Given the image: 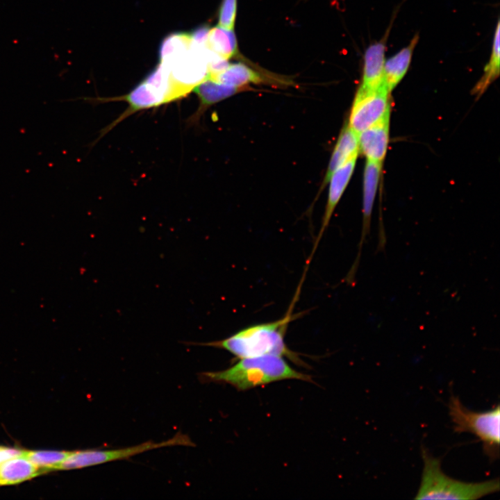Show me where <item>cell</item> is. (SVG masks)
<instances>
[{"mask_svg": "<svg viewBox=\"0 0 500 500\" xmlns=\"http://www.w3.org/2000/svg\"><path fill=\"white\" fill-rule=\"evenodd\" d=\"M297 299V295H295L289 310L279 319L251 325L223 340L199 344L226 350L238 359L276 355L301 365L303 361L285 342L288 325L295 319L292 311Z\"/></svg>", "mask_w": 500, "mask_h": 500, "instance_id": "obj_1", "label": "cell"}, {"mask_svg": "<svg viewBox=\"0 0 500 500\" xmlns=\"http://www.w3.org/2000/svg\"><path fill=\"white\" fill-rule=\"evenodd\" d=\"M202 376L208 381L228 383L240 391L282 380L311 381L309 375L293 369L283 357L276 355L241 358L224 370L204 372Z\"/></svg>", "mask_w": 500, "mask_h": 500, "instance_id": "obj_2", "label": "cell"}, {"mask_svg": "<svg viewBox=\"0 0 500 500\" xmlns=\"http://www.w3.org/2000/svg\"><path fill=\"white\" fill-rule=\"evenodd\" d=\"M423 469L415 499L474 500L499 491V479L471 483L447 476L440 458L422 449Z\"/></svg>", "mask_w": 500, "mask_h": 500, "instance_id": "obj_3", "label": "cell"}, {"mask_svg": "<svg viewBox=\"0 0 500 500\" xmlns=\"http://www.w3.org/2000/svg\"><path fill=\"white\" fill-rule=\"evenodd\" d=\"M449 413L456 433H469L482 442L484 453L491 459L499 456V405L485 411L476 412L466 408L453 394L449 402Z\"/></svg>", "mask_w": 500, "mask_h": 500, "instance_id": "obj_4", "label": "cell"}, {"mask_svg": "<svg viewBox=\"0 0 500 500\" xmlns=\"http://www.w3.org/2000/svg\"><path fill=\"white\" fill-rule=\"evenodd\" d=\"M174 446L194 447V444L187 435L178 433L172 438L160 442L147 441L133 447L110 450L89 449L70 451L68 456L57 467L56 470L81 469L128 459L150 450Z\"/></svg>", "mask_w": 500, "mask_h": 500, "instance_id": "obj_5", "label": "cell"}, {"mask_svg": "<svg viewBox=\"0 0 500 500\" xmlns=\"http://www.w3.org/2000/svg\"><path fill=\"white\" fill-rule=\"evenodd\" d=\"M390 94L385 85L375 89L360 86L352 105L348 126L358 135L390 115Z\"/></svg>", "mask_w": 500, "mask_h": 500, "instance_id": "obj_6", "label": "cell"}, {"mask_svg": "<svg viewBox=\"0 0 500 500\" xmlns=\"http://www.w3.org/2000/svg\"><path fill=\"white\" fill-rule=\"evenodd\" d=\"M207 48L196 44L165 64L176 86L184 95L188 94L208 74L206 59Z\"/></svg>", "mask_w": 500, "mask_h": 500, "instance_id": "obj_7", "label": "cell"}, {"mask_svg": "<svg viewBox=\"0 0 500 500\" xmlns=\"http://www.w3.org/2000/svg\"><path fill=\"white\" fill-rule=\"evenodd\" d=\"M358 156H354L339 167L331 176L328 182L329 190L328 195V201L324 214L322 226L319 233L315 239L311 253L307 260V265L310 263L317 247L321 240L323 234L328 226L332 215L335 207L339 202L344 191L345 190L351 177L353 174L356 159Z\"/></svg>", "mask_w": 500, "mask_h": 500, "instance_id": "obj_8", "label": "cell"}, {"mask_svg": "<svg viewBox=\"0 0 500 500\" xmlns=\"http://www.w3.org/2000/svg\"><path fill=\"white\" fill-rule=\"evenodd\" d=\"M389 127L390 115L358 135L359 151L367 160L383 163L388 147Z\"/></svg>", "mask_w": 500, "mask_h": 500, "instance_id": "obj_9", "label": "cell"}, {"mask_svg": "<svg viewBox=\"0 0 500 500\" xmlns=\"http://www.w3.org/2000/svg\"><path fill=\"white\" fill-rule=\"evenodd\" d=\"M390 31V27L379 41L370 44L365 51L362 79L360 85L364 88L375 89L384 85L383 68Z\"/></svg>", "mask_w": 500, "mask_h": 500, "instance_id": "obj_10", "label": "cell"}, {"mask_svg": "<svg viewBox=\"0 0 500 500\" xmlns=\"http://www.w3.org/2000/svg\"><path fill=\"white\" fill-rule=\"evenodd\" d=\"M419 38V34H415L406 47L385 60L383 68V84L390 92L396 88L407 73Z\"/></svg>", "mask_w": 500, "mask_h": 500, "instance_id": "obj_11", "label": "cell"}, {"mask_svg": "<svg viewBox=\"0 0 500 500\" xmlns=\"http://www.w3.org/2000/svg\"><path fill=\"white\" fill-rule=\"evenodd\" d=\"M246 88L228 85L207 76L192 90L197 95L200 104L192 118H199L208 107Z\"/></svg>", "mask_w": 500, "mask_h": 500, "instance_id": "obj_12", "label": "cell"}, {"mask_svg": "<svg viewBox=\"0 0 500 500\" xmlns=\"http://www.w3.org/2000/svg\"><path fill=\"white\" fill-rule=\"evenodd\" d=\"M358 135L346 124L342 128L334 148L322 183V188L328 182L332 174L350 158L359 153Z\"/></svg>", "mask_w": 500, "mask_h": 500, "instance_id": "obj_13", "label": "cell"}, {"mask_svg": "<svg viewBox=\"0 0 500 500\" xmlns=\"http://www.w3.org/2000/svg\"><path fill=\"white\" fill-rule=\"evenodd\" d=\"M41 473L24 454L7 460L0 465V485L18 484L31 479Z\"/></svg>", "mask_w": 500, "mask_h": 500, "instance_id": "obj_14", "label": "cell"}, {"mask_svg": "<svg viewBox=\"0 0 500 500\" xmlns=\"http://www.w3.org/2000/svg\"><path fill=\"white\" fill-rule=\"evenodd\" d=\"M205 47L217 56L228 60L238 53V45L233 29L219 25L210 28Z\"/></svg>", "mask_w": 500, "mask_h": 500, "instance_id": "obj_15", "label": "cell"}, {"mask_svg": "<svg viewBox=\"0 0 500 500\" xmlns=\"http://www.w3.org/2000/svg\"><path fill=\"white\" fill-rule=\"evenodd\" d=\"M207 76L222 83L242 88H246L251 83L264 82L260 74L242 62L229 63L221 72Z\"/></svg>", "mask_w": 500, "mask_h": 500, "instance_id": "obj_16", "label": "cell"}, {"mask_svg": "<svg viewBox=\"0 0 500 500\" xmlns=\"http://www.w3.org/2000/svg\"><path fill=\"white\" fill-rule=\"evenodd\" d=\"M500 23L498 19L494 31L491 54L485 65L483 76L475 85L472 93L481 96L499 76L500 69Z\"/></svg>", "mask_w": 500, "mask_h": 500, "instance_id": "obj_17", "label": "cell"}, {"mask_svg": "<svg viewBox=\"0 0 500 500\" xmlns=\"http://www.w3.org/2000/svg\"><path fill=\"white\" fill-rule=\"evenodd\" d=\"M192 44L191 33H174L161 42L159 49L160 62L167 63L189 49Z\"/></svg>", "mask_w": 500, "mask_h": 500, "instance_id": "obj_18", "label": "cell"}, {"mask_svg": "<svg viewBox=\"0 0 500 500\" xmlns=\"http://www.w3.org/2000/svg\"><path fill=\"white\" fill-rule=\"evenodd\" d=\"M69 453L65 451H25L24 456L44 473L55 471Z\"/></svg>", "mask_w": 500, "mask_h": 500, "instance_id": "obj_19", "label": "cell"}, {"mask_svg": "<svg viewBox=\"0 0 500 500\" xmlns=\"http://www.w3.org/2000/svg\"><path fill=\"white\" fill-rule=\"evenodd\" d=\"M237 13V0H222L218 13V25L234 29Z\"/></svg>", "mask_w": 500, "mask_h": 500, "instance_id": "obj_20", "label": "cell"}, {"mask_svg": "<svg viewBox=\"0 0 500 500\" xmlns=\"http://www.w3.org/2000/svg\"><path fill=\"white\" fill-rule=\"evenodd\" d=\"M209 29L210 28L207 25L201 26L196 28L191 33L192 41L199 46L205 47Z\"/></svg>", "mask_w": 500, "mask_h": 500, "instance_id": "obj_21", "label": "cell"}, {"mask_svg": "<svg viewBox=\"0 0 500 500\" xmlns=\"http://www.w3.org/2000/svg\"><path fill=\"white\" fill-rule=\"evenodd\" d=\"M24 450L0 446V465L8 459L24 455Z\"/></svg>", "mask_w": 500, "mask_h": 500, "instance_id": "obj_22", "label": "cell"}]
</instances>
